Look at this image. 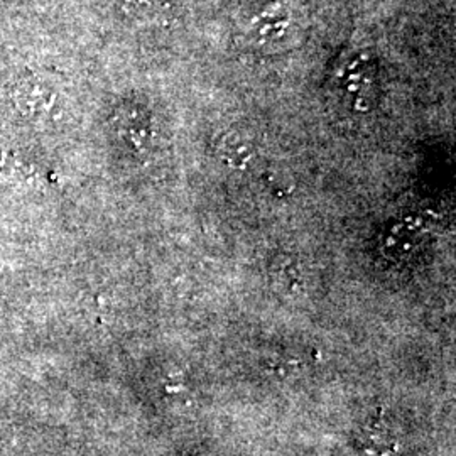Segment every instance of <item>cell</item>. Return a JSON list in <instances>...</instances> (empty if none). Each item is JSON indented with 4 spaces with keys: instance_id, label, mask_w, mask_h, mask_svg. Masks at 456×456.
<instances>
[{
    "instance_id": "4",
    "label": "cell",
    "mask_w": 456,
    "mask_h": 456,
    "mask_svg": "<svg viewBox=\"0 0 456 456\" xmlns=\"http://www.w3.org/2000/svg\"><path fill=\"white\" fill-rule=\"evenodd\" d=\"M222 151H224V159L232 164V166L245 164L247 159L250 158V147H248V144H245L235 135L230 137V139H225Z\"/></svg>"
},
{
    "instance_id": "2",
    "label": "cell",
    "mask_w": 456,
    "mask_h": 456,
    "mask_svg": "<svg viewBox=\"0 0 456 456\" xmlns=\"http://www.w3.org/2000/svg\"><path fill=\"white\" fill-rule=\"evenodd\" d=\"M12 102L26 117L43 118L53 114L56 105V92L37 77H26L12 88Z\"/></svg>"
},
{
    "instance_id": "1",
    "label": "cell",
    "mask_w": 456,
    "mask_h": 456,
    "mask_svg": "<svg viewBox=\"0 0 456 456\" xmlns=\"http://www.w3.org/2000/svg\"><path fill=\"white\" fill-rule=\"evenodd\" d=\"M301 14L288 2H274L248 19L247 39L264 49L289 48L301 36Z\"/></svg>"
},
{
    "instance_id": "3",
    "label": "cell",
    "mask_w": 456,
    "mask_h": 456,
    "mask_svg": "<svg viewBox=\"0 0 456 456\" xmlns=\"http://www.w3.org/2000/svg\"><path fill=\"white\" fill-rule=\"evenodd\" d=\"M118 5L137 19H154L167 9L169 0H117Z\"/></svg>"
}]
</instances>
